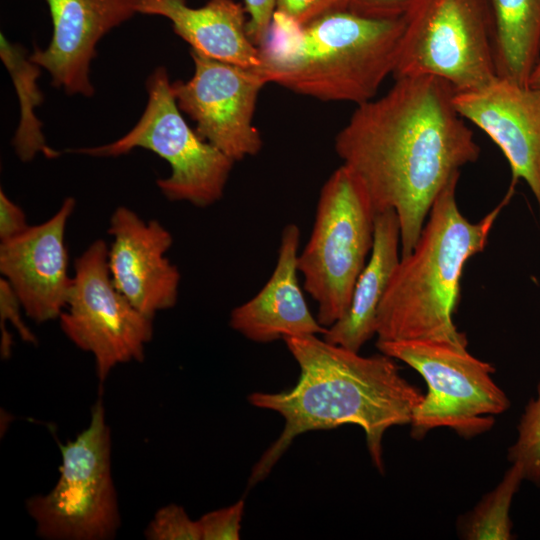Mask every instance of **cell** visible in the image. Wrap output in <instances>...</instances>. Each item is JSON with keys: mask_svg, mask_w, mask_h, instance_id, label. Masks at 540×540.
I'll return each instance as SVG.
<instances>
[{"mask_svg": "<svg viewBox=\"0 0 540 540\" xmlns=\"http://www.w3.org/2000/svg\"><path fill=\"white\" fill-rule=\"evenodd\" d=\"M394 79L383 96L357 105L334 147L361 179L375 212H396L405 257L440 192L478 160L480 147L450 84L424 75Z\"/></svg>", "mask_w": 540, "mask_h": 540, "instance_id": "1", "label": "cell"}, {"mask_svg": "<svg viewBox=\"0 0 540 540\" xmlns=\"http://www.w3.org/2000/svg\"><path fill=\"white\" fill-rule=\"evenodd\" d=\"M284 341L300 375L289 391L248 396L253 406L273 410L285 420L280 436L253 467L249 487L270 473L298 435L345 424L363 429L372 462L382 473L386 430L410 424L424 394L401 375L395 359L383 353L361 356L317 335Z\"/></svg>", "mask_w": 540, "mask_h": 540, "instance_id": "2", "label": "cell"}, {"mask_svg": "<svg viewBox=\"0 0 540 540\" xmlns=\"http://www.w3.org/2000/svg\"><path fill=\"white\" fill-rule=\"evenodd\" d=\"M405 16L381 19L348 9L300 25L274 12L258 47V70L268 83L321 101L363 104L393 75Z\"/></svg>", "mask_w": 540, "mask_h": 540, "instance_id": "3", "label": "cell"}, {"mask_svg": "<svg viewBox=\"0 0 540 540\" xmlns=\"http://www.w3.org/2000/svg\"><path fill=\"white\" fill-rule=\"evenodd\" d=\"M459 176L434 201L412 252L401 257L379 304L377 341L433 340L467 347L453 314L466 262L482 252L510 189L492 211L470 222L457 204Z\"/></svg>", "mask_w": 540, "mask_h": 540, "instance_id": "4", "label": "cell"}, {"mask_svg": "<svg viewBox=\"0 0 540 540\" xmlns=\"http://www.w3.org/2000/svg\"><path fill=\"white\" fill-rule=\"evenodd\" d=\"M376 212L358 175L339 166L321 188L310 237L298 255L303 288L330 327L347 312L370 256Z\"/></svg>", "mask_w": 540, "mask_h": 540, "instance_id": "5", "label": "cell"}, {"mask_svg": "<svg viewBox=\"0 0 540 540\" xmlns=\"http://www.w3.org/2000/svg\"><path fill=\"white\" fill-rule=\"evenodd\" d=\"M147 104L137 123L110 143L69 150L93 157H119L135 148L152 151L170 166V175L156 181L170 201L209 207L222 199L234 161L202 139L184 119L165 67L146 80Z\"/></svg>", "mask_w": 540, "mask_h": 540, "instance_id": "6", "label": "cell"}, {"mask_svg": "<svg viewBox=\"0 0 540 540\" xmlns=\"http://www.w3.org/2000/svg\"><path fill=\"white\" fill-rule=\"evenodd\" d=\"M59 478L45 495L26 502L39 537L49 540H108L120 527L111 473V432L98 400L88 426L75 439L58 444Z\"/></svg>", "mask_w": 540, "mask_h": 540, "instance_id": "7", "label": "cell"}, {"mask_svg": "<svg viewBox=\"0 0 540 540\" xmlns=\"http://www.w3.org/2000/svg\"><path fill=\"white\" fill-rule=\"evenodd\" d=\"M379 351L416 370L428 390L414 409L411 436L420 440L432 429L447 427L469 439L489 431L494 416L510 406L494 382V367L466 347L443 341H377Z\"/></svg>", "mask_w": 540, "mask_h": 540, "instance_id": "8", "label": "cell"}, {"mask_svg": "<svg viewBox=\"0 0 540 540\" xmlns=\"http://www.w3.org/2000/svg\"><path fill=\"white\" fill-rule=\"evenodd\" d=\"M433 76L455 92L497 77L487 0H420L405 15L394 78Z\"/></svg>", "mask_w": 540, "mask_h": 540, "instance_id": "9", "label": "cell"}, {"mask_svg": "<svg viewBox=\"0 0 540 540\" xmlns=\"http://www.w3.org/2000/svg\"><path fill=\"white\" fill-rule=\"evenodd\" d=\"M107 256V244L97 239L76 258L67 306L59 317L65 336L93 355L100 382L117 365L142 361L153 336V318L115 287Z\"/></svg>", "mask_w": 540, "mask_h": 540, "instance_id": "10", "label": "cell"}, {"mask_svg": "<svg viewBox=\"0 0 540 540\" xmlns=\"http://www.w3.org/2000/svg\"><path fill=\"white\" fill-rule=\"evenodd\" d=\"M194 72L171 82L181 112L197 134L234 162L257 155L263 146L253 119L258 95L268 83L258 68H247L190 53Z\"/></svg>", "mask_w": 540, "mask_h": 540, "instance_id": "11", "label": "cell"}, {"mask_svg": "<svg viewBox=\"0 0 540 540\" xmlns=\"http://www.w3.org/2000/svg\"><path fill=\"white\" fill-rule=\"evenodd\" d=\"M75 206V199L67 197L48 220L0 242L2 277L37 323L59 319L67 306L73 276L68 273L65 231Z\"/></svg>", "mask_w": 540, "mask_h": 540, "instance_id": "12", "label": "cell"}, {"mask_svg": "<svg viewBox=\"0 0 540 540\" xmlns=\"http://www.w3.org/2000/svg\"><path fill=\"white\" fill-rule=\"evenodd\" d=\"M454 105L499 147L512 172L511 187L524 180L540 210V89L497 76L455 92Z\"/></svg>", "mask_w": 540, "mask_h": 540, "instance_id": "13", "label": "cell"}, {"mask_svg": "<svg viewBox=\"0 0 540 540\" xmlns=\"http://www.w3.org/2000/svg\"><path fill=\"white\" fill-rule=\"evenodd\" d=\"M108 233L113 241L107 263L115 287L149 317L174 307L181 274L166 257L172 234L159 221H146L126 206L112 213Z\"/></svg>", "mask_w": 540, "mask_h": 540, "instance_id": "14", "label": "cell"}, {"mask_svg": "<svg viewBox=\"0 0 540 540\" xmlns=\"http://www.w3.org/2000/svg\"><path fill=\"white\" fill-rule=\"evenodd\" d=\"M53 32L47 47L34 46L32 62L68 95L91 97V63L98 42L137 14V0H45Z\"/></svg>", "mask_w": 540, "mask_h": 540, "instance_id": "15", "label": "cell"}, {"mask_svg": "<svg viewBox=\"0 0 540 540\" xmlns=\"http://www.w3.org/2000/svg\"><path fill=\"white\" fill-rule=\"evenodd\" d=\"M299 244V227L287 224L270 278L254 297L231 311L229 325L233 330L257 343L326 332L312 315L299 284Z\"/></svg>", "mask_w": 540, "mask_h": 540, "instance_id": "16", "label": "cell"}, {"mask_svg": "<svg viewBox=\"0 0 540 540\" xmlns=\"http://www.w3.org/2000/svg\"><path fill=\"white\" fill-rule=\"evenodd\" d=\"M139 14L170 20L191 50L226 63L259 68L260 52L247 31L246 9L234 0H209L193 8L187 0H137Z\"/></svg>", "mask_w": 540, "mask_h": 540, "instance_id": "17", "label": "cell"}, {"mask_svg": "<svg viewBox=\"0 0 540 540\" xmlns=\"http://www.w3.org/2000/svg\"><path fill=\"white\" fill-rule=\"evenodd\" d=\"M400 259L396 212L390 209L376 213L370 256L355 283L347 312L326 329L325 341L359 352L376 335L377 310Z\"/></svg>", "mask_w": 540, "mask_h": 540, "instance_id": "18", "label": "cell"}, {"mask_svg": "<svg viewBox=\"0 0 540 540\" xmlns=\"http://www.w3.org/2000/svg\"><path fill=\"white\" fill-rule=\"evenodd\" d=\"M496 75L527 84L540 51V0H487Z\"/></svg>", "mask_w": 540, "mask_h": 540, "instance_id": "19", "label": "cell"}, {"mask_svg": "<svg viewBox=\"0 0 540 540\" xmlns=\"http://www.w3.org/2000/svg\"><path fill=\"white\" fill-rule=\"evenodd\" d=\"M29 55L21 44L10 42L1 33L0 56L11 76L20 104V118L12 145L23 162L33 160L38 153L48 158L60 155L59 151L47 145L42 123L34 112L35 107L44 101L37 82L42 68L32 62Z\"/></svg>", "mask_w": 540, "mask_h": 540, "instance_id": "20", "label": "cell"}, {"mask_svg": "<svg viewBox=\"0 0 540 540\" xmlns=\"http://www.w3.org/2000/svg\"><path fill=\"white\" fill-rule=\"evenodd\" d=\"M524 480L518 464L505 472L500 483L473 508L458 520V531L467 540H509L512 522L509 510L514 494Z\"/></svg>", "mask_w": 540, "mask_h": 540, "instance_id": "21", "label": "cell"}, {"mask_svg": "<svg viewBox=\"0 0 540 540\" xmlns=\"http://www.w3.org/2000/svg\"><path fill=\"white\" fill-rule=\"evenodd\" d=\"M508 460L521 466L524 479L540 484V384L537 398L528 403L520 419Z\"/></svg>", "mask_w": 540, "mask_h": 540, "instance_id": "22", "label": "cell"}, {"mask_svg": "<svg viewBox=\"0 0 540 540\" xmlns=\"http://www.w3.org/2000/svg\"><path fill=\"white\" fill-rule=\"evenodd\" d=\"M144 536L148 540H201L198 520H192L177 504H168L157 510Z\"/></svg>", "mask_w": 540, "mask_h": 540, "instance_id": "23", "label": "cell"}, {"mask_svg": "<svg viewBox=\"0 0 540 540\" xmlns=\"http://www.w3.org/2000/svg\"><path fill=\"white\" fill-rule=\"evenodd\" d=\"M24 311L20 299L8 283L1 277L0 279V330L1 342L0 353L3 359L11 355L13 340L7 330V322L11 323L17 330L22 340L26 343L37 344L35 334L27 327L22 319L21 312Z\"/></svg>", "mask_w": 540, "mask_h": 540, "instance_id": "24", "label": "cell"}, {"mask_svg": "<svg viewBox=\"0 0 540 540\" xmlns=\"http://www.w3.org/2000/svg\"><path fill=\"white\" fill-rule=\"evenodd\" d=\"M245 503H236L204 514L198 519L201 540H238Z\"/></svg>", "mask_w": 540, "mask_h": 540, "instance_id": "25", "label": "cell"}, {"mask_svg": "<svg viewBox=\"0 0 540 540\" xmlns=\"http://www.w3.org/2000/svg\"><path fill=\"white\" fill-rule=\"evenodd\" d=\"M346 5L347 0H275V12L303 25Z\"/></svg>", "mask_w": 540, "mask_h": 540, "instance_id": "26", "label": "cell"}, {"mask_svg": "<svg viewBox=\"0 0 540 540\" xmlns=\"http://www.w3.org/2000/svg\"><path fill=\"white\" fill-rule=\"evenodd\" d=\"M420 0H347L346 9L372 18L405 16Z\"/></svg>", "mask_w": 540, "mask_h": 540, "instance_id": "27", "label": "cell"}, {"mask_svg": "<svg viewBox=\"0 0 540 540\" xmlns=\"http://www.w3.org/2000/svg\"><path fill=\"white\" fill-rule=\"evenodd\" d=\"M244 3L248 15V35L259 47L270 29L275 12V0H244Z\"/></svg>", "mask_w": 540, "mask_h": 540, "instance_id": "28", "label": "cell"}, {"mask_svg": "<svg viewBox=\"0 0 540 540\" xmlns=\"http://www.w3.org/2000/svg\"><path fill=\"white\" fill-rule=\"evenodd\" d=\"M30 225L24 211L0 190V242L23 233Z\"/></svg>", "mask_w": 540, "mask_h": 540, "instance_id": "29", "label": "cell"}, {"mask_svg": "<svg viewBox=\"0 0 540 540\" xmlns=\"http://www.w3.org/2000/svg\"><path fill=\"white\" fill-rule=\"evenodd\" d=\"M527 84L540 89V51L533 66V69L530 73Z\"/></svg>", "mask_w": 540, "mask_h": 540, "instance_id": "30", "label": "cell"}]
</instances>
